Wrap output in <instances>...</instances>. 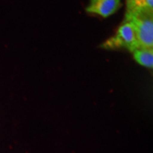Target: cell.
I'll return each mask as SVG.
<instances>
[{"mask_svg": "<svg viewBox=\"0 0 153 153\" xmlns=\"http://www.w3.org/2000/svg\"><path fill=\"white\" fill-rule=\"evenodd\" d=\"M124 18L129 19L134 27L139 49H153V10L145 8Z\"/></svg>", "mask_w": 153, "mask_h": 153, "instance_id": "6da1fadb", "label": "cell"}, {"mask_svg": "<svg viewBox=\"0 0 153 153\" xmlns=\"http://www.w3.org/2000/svg\"><path fill=\"white\" fill-rule=\"evenodd\" d=\"M100 47L105 49H127L132 53L139 49L135 29L131 21L124 18L114 36L105 40Z\"/></svg>", "mask_w": 153, "mask_h": 153, "instance_id": "7a4b0ae2", "label": "cell"}, {"mask_svg": "<svg viewBox=\"0 0 153 153\" xmlns=\"http://www.w3.org/2000/svg\"><path fill=\"white\" fill-rule=\"evenodd\" d=\"M122 0H89L85 10L88 14L107 18L112 16L122 6Z\"/></svg>", "mask_w": 153, "mask_h": 153, "instance_id": "3957f363", "label": "cell"}, {"mask_svg": "<svg viewBox=\"0 0 153 153\" xmlns=\"http://www.w3.org/2000/svg\"><path fill=\"white\" fill-rule=\"evenodd\" d=\"M133 55L138 64L151 69L153 67V49H137Z\"/></svg>", "mask_w": 153, "mask_h": 153, "instance_id": "277c9868", "label": "cell"}, {"mask_svg": "<svg viewBox=\"0 0 153 153\" xmlns=\"http://www.w3.org/2000/svg\"><path fill=\"white\" fill-rule=\"evenodd\" d=\"M126 6L125 15H130L146 8L145 0H126Z\"/></svg>", "mask_w": 153, "mask_h": 153, "instance_id": "5b68a950", "label": "cell"}, {"mask_svg": "<svg viewBox=\"0 0 153 153\" xmlns=\"http://www.w3.org/2000/svg\"><path fill=\"white\" fill-rule=\"evenodd\" d=\"M145 5L146 9L153 10V0H145Z\"/></svg>", "mask_w": 153, "mask_h": 153, "instance_id": "8992f818", "label": "cell"}]
</instances>
